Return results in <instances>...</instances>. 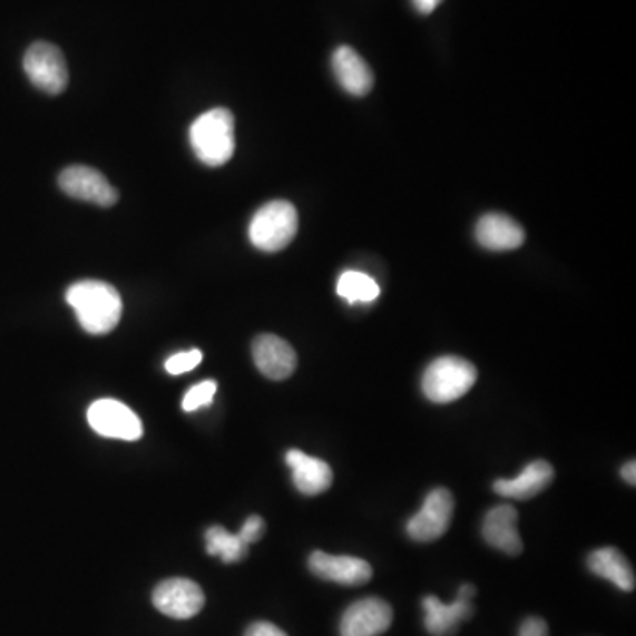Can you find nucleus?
Here are the masks:
<instances>
[{"label": "nucleus", "mask_w": 636, "mask_h": 636, "mask_svg": "<svg viewBox=\"0 0 636 636\" xmlns=\"http://www.w3.org/2000/svg\"><path fill=\"white\" fill-rule=\"evenodd\" d=\"M248 547L239 535H231L227 529L214 526L205 532V550L209 556L219 557L225 564L239 562L248 556Z\"/></svg>", "instance_id": "obj_20"}, {"label": "nucleus", "mask_w": 636, "mask_h": 636, "mask_svg": "<svg viewBox=\"0 0 636 636\" xmlns=\"http://www.w3.org/2000/svg\"><path fill=\"white\" fill-rule=\"evenodd\" d=\"M153 605L172 619H192L204 608V590L188 578H168L154 589Z\"/></svg>", "instance_id": "obj_8"}, {"label": "nucleus", "mask_w": 636, "mask_h": 636, "mask_svg": "<svg viewBox=\"0 0 636 636\" xmlns=\"http://www.w3.org/2000/svg\"><path fill=\"white\" fill-rule=\"evenodd\" d=\"M87 421L99 436L108 439L138 440L144 433L140 418L125 403L102 398L87 410Z\"/></svg>", "instance_id": "obj_7"}, {"label": "nucleus", "mask_w": 636, "mask_h": 636, "mask_svg": "<svg viewBox=\"0 0 636 636\" xmlns=\"http://www.w3.org/2000/svg\"><path fill=\"white\" fill-rule=\"evenodd\" d=\"M393 624V608L381 598H364L352 603L343 611L340 623L342 636H379Z\"/></svg>", "instance_id": "obj_11"}, {"label": "nucleus", "mask_w": 636, "mask_h": 636, "mask_svg": "<svg viewBox=\"0 0 636 636\" xmlns=\"http://www.w3.org/2000/svg\"><path fill=\"white\" fill-rule=\"evenodd\" d=\"M587 566L596 577L611 581L624 593L635 590V571L629 560L623 556V551L614 547L598 548L587 557Z\"/></svg>", "instance_id": "obj_19"}, {"label": "nucleus", "mask_w": 636, "mask_h": 636, "mask_svg": "<svg viewBox=\"0 0 636 636\" xmlns=\"http://www.w3.org/2000/svg\"><path fill=\"white\" fill-rule=\"evenodd\" d=\"M331 65H333L334 77L349 95L361 98L372 90L373 81H375L372 68L354 48L337 47Z\"/></svg>", "instance_id": "obj_17"}, {"label": "nucleus", "mask_w": 636, "mask_h": 636, "mask_svg": "<svg viewBox=\"0 0 636 636\" xmlns=\"http://www.w3.org/2000/svg\"><path fill=\"white\" fill-rule=\"evenodd\" d=\"M291 467L292 479L303 496H321L333 485V470L321 458H313L300 449H291L285 457Z\"/></svg>", "instance_id": "obj_15"}, {"label": "nucleus", "mask_w": 636, "mask_h": 636, "mask_svg": "<svg viewBox=\"0 0 636 636\" xmlns=\"http://www.w3.org/2000/svg\"><path fill=\"white\" fill-rule=\"evenodd\" d=\"M476 596V587L466 584L458 590V598L451 605H444L436 596H427L423 599L424 626L432 636H451L460 628L463 620L470 619L474 614L472 599Z\"/></svg>", "instance_id": "obj_10"}, {"label": "nucleus", "mask_w": 636, "mask_h": 636, "mask_svg": "<svg viewBox=\"0 0 636 636\" xmlns=\"http://www.w3.org/2000/svg\"><path fill=\"white\" fill-rule=\"evenodd\" d=\"M620 474H623V479L624 481H626V483L632 485V487H635L636 485L635 460L628 461V463H626V466L623 467V470H620Z\"/></svg>", "instance_id": "obj_28"}, {"label": "nucleus", "mask_w": 636, "mask_h": 636, "mask_svg": "<svg viewBox=\"0 0 636 636\" xmlns=\"http://www.w3.org/2000/svg\"><path fill=\"white\" fill-rule=\"evenodd\" d=\"M454 497L448 488L428 493L423 508L407 521V535L418 542H432L448 532L453 520Z\"/></svg>", "instance_id": "obj_6"}, {"label": "nucleus", "mask_w": 636, "mask_h": 636, "mask_svg": "<svg viewBox=\"0 0 636 636\" xmlns=\"http://www.w3.org/2000/svg\"><path fill=\"white\" fill-rule=\"evenodd\" d=\"M442 0H412V4L421 14H430L439 8Z\"/></svg>", "instance_id": "obj_27"}, {"label": "nucleus", "mask_w": 636, "mask_h": 636, "mask_svg": "<svg viewBox=\"0 0 636 636\" xmlns=\"http://www.w3.org/2000/svg\"><path fill=\"white\" fill-rule=\"evenodd\" d=\"M189 144L207 167H222L235 150V120L227 108L205 111L189 128Z\"/></svg>", "instance_id": "obj_2"}, {"label": "nucleus", "mask_w": 636, "mask_h": 636, "mask_svg": "<svg viewBox=\"0 0 636 636\" xmlns=\"http://www.w3.org/2000/svg\"><path fill=\"white\" fill-rule=\"evenodd\" d=\"M218 391V384L214 381H204L193 385L188 393L184 394L183 409L186 412H195L202 407H209Z\"/></svg>", "instance_id": "obj_22"}, {"label": "nucleus", "mask_w": 636, "mask_h": 636, "mask_svg": "<svg viewBox=\"0 0 636 636\" xmlns=\"http://www.w3.org/2000/svg\"><path fill=\"white\" fill-rule=\"evenodd\" d=\"M518 636H550V632H548V624L545 620L539 619V617H529L521 623Z\"/></svg>", "instance_id": "obj_25"}, {"label": "nucleus", "mask_w": 636, "mask_h": 636, "mask_svg": "<svg viewBox=\"0 0 636 636\" xmlns=\"http://www.w3.org/2000/svg\"><path fill=\"white\" fill-rule=\"evenodd\" d=\"M244 636H286L285 632L278 628V626H274V624L265 623V620H261V623H253Z\"/></svg>", "instance_id": "obj_26"}, {"label": "nucleus", "mask_w": 636, "mask_h": 636, "mask_svg": "<svg viewBox=\"0 0 636 636\" xmlns=\"http://www.w3.org/2000/svg\"><path fill=\"white\" fill-rule=\"evenodd\" d=\"M483 538L490 547L517 557L524 551L518 532V511L509 505L496 506L487 512L483 521Z\"/></svg>", "instance_id": "obj_14"}, {"label": "nucleus", "mask_w": 636, "mask_h": 636, "mask_svg": "<svg viewBox=\"0 0 636 636\" xmlns=\"http://www.w3.org/2000/svg\"><path fill=\"white\" fill-rule=\"evenodd\" d=\"M556 478L554 467L545 460H536L524 469L520 476L512 479H497L493 490L497 496L506 499L529 500L535 499L541 491L550 487Z\"/></svg>", "instance_id": "obj_16"}, {"label": "nucleus", "mask_w": 636, "mask_h": 636, "mask_svg": "<svg viewBox=\"0 0 636 636\" xmlns=\"http://www.w3.org/2000/svg\"><path fill=\"white\" fill-rule=\"evenodd\" d=\"M307 566L315 577L340 586H363L373 575L372 566L366 560L351 556H330L321 550L313 551Z\"/></svg>", "instance_id": "obj_12"}, {"label": "nucleus", "mask_w": 636, "mask_h": 636, "mask_svg": "<svg viewBox=\"0 0 636 636\" xmlns=\"http://www.w3.org/2000/svg\"><path fill=\"white\" fill-rule=\"evenodd\" d=\"M264 518L258 517V515H253V517H249L248 520L244 521V526L241 527L239 538L243 539L246 545H252V542L258 541V539L264 536Z\"/></svg>", "instance_id": "obj_24"}, {"label": "nucleus", "mask_w": 636, "mask_h": 636, "mask_svg": "<svg viewBox=\"0 0 636 636\" xmlns=\"http://www.w3.org/2000/svg\"><path fill=\"white\" fill-rule=\"evenodd\" d=\"M66 301L77 313L78 322L89 334L116 330L123 315V300L116 286L99 280H81L66 292Z\"/></svg>", "instance_id": "obj_1"}, {"label": "nucleus", "mask_w": 636, "mask_h": 636, "mask_svg": "<svg viewBox=\"0 0 636 636\" xmlns=\"http://www.w3.org/2000/svg\"><path fill=\"white\" fill-rule=\"evenodd\" d=\"M476 239L483 248L491 252H509L520 248L526 241V232L509 216L491 213L479 219Z\"/></svg>", "instance_id": "obj_18"}, {"label": "nucleus", "mask_w": 636, "mask_h": 636, "mask_svg": "<svg viewBox=\"0 0 636 636\" xmlns=\"http://www.w3.org/2000/svg\"><path fill=\"white\" fill-rule=\"evenodd\" d=\"M202 359H204V354L198 349H193V351L179 352V354L168 358L165 368L170 375H183V373L195 370L202 363Z\"/></svg>", "instance_id": "obj_23"}, {"label": "nucleus", "mask_w": 636, "mask_h": 636, "mask_svg": "<svg viewBox=\"0 0 636 636\" xmlns=\"http://www.w3.org/2000/svg\"><path fill=\"white\" fill-rule=\"evenodd\" d=\"M252 352L258 372L271 381H285L297 368V354L291 343L274 334L256 336Z\"/></svg>", "instance_id": "obj_13"}, {"label": "nucleus", "mask_w": 636, "mask_h": 636, "mask_svg": "<svg viewBox=\"0 0 636 636\" xmlns=\"http://www.w3.org/2000/svg\"><path fill=\"white\" fill-rule=\"evenodd\" d=\"M23 71L36 89L47 95L59 96L69 84L68 62L56 45L38 41L27 48L23 56Z\"/></svg>", "instance_id": "obj_5"}, {"label": "nucleus", "mask_w": 636, "mask_h": 636, "mask_svg": "<svg viewBox=\"0 0 636 636\" xmlns=\"http://www.w3.org/2000/svg\"><path fill=\"white\" fill-rule=\"evenodd\" d=\"M478 381L474 364L458 355H444L430 363L423 375L424 397L433 403H451L466 397Z\"/></svg>", "instance_id": "obj_3"}, {"label": "nucleus", "mask_w": 636, "mask_h": 636, "mask_svg": "<svg viewBox=\"0 0 636 636\" xmlns=\"http://www.w3.org/2000/svg\"><path fill=\"white\" fill-rule=\"evenodd\" d=\"M336 292L349 304L373 303L381 295L375 280L359 271H345L337 280Z\"/></svg>", "instance_id": "obj_21"}, {"label": "nucleus", "mask_w": 636, "mask_h": 636, "mask_svg": "<svg viewBox=\"0 0 636 636\" xmlns=\"http://www.w3.org/2000/svg\"><path fill=\"white\" fill-rule=\"evenodd\" d=\"M59 186L69 197L99 207H111L119 200V192L108 183L107 177L86 165H74L60 172Z\"/></svg>", "instance_id": "obj_9"}, {"label": "nucleus", "mask_w": 636, "mask_h": 636, "mask_svg": "<svg viewBox=\"0 0 636 636\" xmlns=\"http://www.w3.org/2000/svg\"><path fill=\"white\" fill-rule=\"evenodd\" d=\"M300 218L294 205L286 200H273L262 205L249 223V241L262 252L276 253L294 241Z\"/></svg>", "instance_id": "obj_4"}]
</instances>
